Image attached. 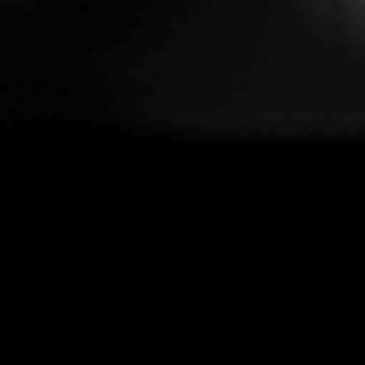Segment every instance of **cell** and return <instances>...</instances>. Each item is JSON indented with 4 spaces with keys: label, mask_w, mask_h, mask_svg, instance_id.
<instances>
[{
    "label": "cell",
    "mask_w": 365,
    "mask_h": 365,
    "mask_svg": "<svg viewBox=\"0 0 365 365\" xmlns=\"http://www.w3.org/2000/svg\"><path fill=\"white\" fill-rule=\"evenodd\" d=\"M331 17H336V29L365 51V0H331Z\"/></svg>",
    "instance_id": "6da1fadb"
},
{
    "label": "cell",
    "mask_w": 365,
    "mask_h": 365,
    "mask_svg": "<svg viewBox=\"0 0 365 365\" xmlns=\"http://www.w3.org/2000/svg\"><path fill=\"white\" fill-rule=\"evenodd\" d=\"M297 6H302L314 23H336V17H331V0H297Z\"/></svg>",
    "instance_id": "7a4b0ae2"
}]
</instances>
